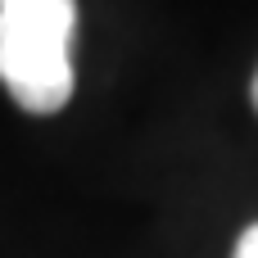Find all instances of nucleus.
Wrapping results in <instances>:
<instances>
[{
	"instance_id": "nucleus-1",
	"label": "nucleus",
	"mask_w": 258,
	"mask_h": 258,
	"mask_svg": "<svg viewBox=\"0 0 258 258\" xmlns=\"http://www.w3.org/2000/svg\"><path fill=\"white\" fill-rule=\"evenodd\" d=\"M73 0H0V82L27 113L73 100Z\"/></svg>"
},
{
	"instance_id": "nucleus-2",
	"label": "nucleus",
	"mask_w": 258,
	"mask_h": 258,
	"mask_svg": "<svg viewBox=\"0 0 258 258\" xmlns=\"http://www.w3.org/2000/svg\"><path fill=\"white\" fill-rule=\"evenodd\" d=\"M231 258H258V222H249L245 231H240V240H236V254Z\"/></svg>"
},
{
	"instance_id": "nucleus-3",
	"label": "nucleus",
	"mask_w": 258,
	"mask_h": 258,
	"mask_svg": "<svg viewBox=\"0 0 258 258\" xmlns=\"http://www.w3.org/2000/svg\"><path fill=\"white\" fill-rule=\"evenodd\" d=\"M249 95H254V109H258V73H254V86H249Z\"/></svg>"
}]
</instances>
